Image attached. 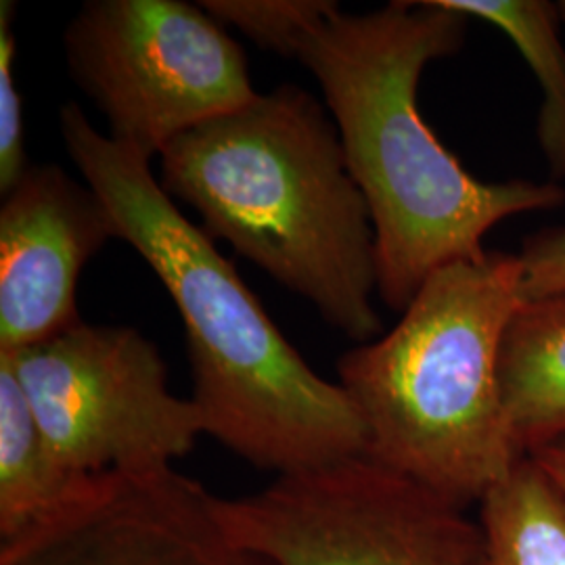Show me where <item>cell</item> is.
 <instances>
[{
	"label": "cell",
	"mask_w": 565,
	"mask_h": 565,
	"mask_svg": "<svg viewBox=\"0 0 565 565\" xmlns=\"http://www.w3.org/2000/svg\"><path fill=\"white\" fill-rule=\"evenodd\" d=\"M116 223L95 189L55 163L30 166L0 207V352H20L82 323V268Z\"/></svg>",
	"instance_id": "9"
},
{
	"label": "cell",
	"mask_w": 565,
	"mask_h": 565,
	"mask_svg": "<svg viewBox=\"0 0 565 565\" xmlns=\"http://www.w3.org/2000/svg\"><path fill=\"white\" fill-rule=\"evenodd\" d=\"M486 565H565V499L530 457L480 501Z\"/></svg>",
	"instance_id": "12"
},
{
	"label": "cell",
	"mask_w": 565,
	"mask_h": 565,
	"mask_svg": "<svg viewBox=\"0 0 565 565\" xmlns=\"http://www.w3.org/2000/svg\"><path fill=\"white\" fill-rule=\"evenodd\" d=\"M520 263L525 303L565 298V226L530 237Z\"/></svg>",
	"instance_id": "16"
},
{
	"label": "cell",
	"mask_w": 565,
	"mask_h": 565,
	"mask_svg": "<svg viewBox=\"0 0 565 565\" xmlns=\"http://www.w3.org/2000/svg\"><path fill=\"white\" fill-rule=\"evenodd\" d=\"M13 2L0 4V191L7 195L23 172L30 168L23 145V107L13 61H15V36H13Z\"/></svg>",
	"instance_id": "15"
},
{
	"label": "cell",
	"mask_w": 565,
	"mask_h": 565,
	"mask_svg": "<svg viewBox=\"0 0 565 565\" xmlns=\"http://www.w3.org/2000/svg\"><path fill=\"white\" fill-rule=\"evenodd\" d=\"M525 303L520 256L490 254L434 270L403 319L338 361L363 417L366 455L446 499H484L524 457L501 382L507 329Z\"/></svg>",
	"instance_id": "4"
},
{
	"label": "cell",
	"mask_w": 565,
	"mask_h": 565,
	"mask_svg": "<svg viewBox=\"0 0 565 565\" xmlns=\"http://www.w3.org/2000/svg\"><path fill=\"white\" fill-rule=\"evenodd\" d=\"M60 128L118 239L141 254L181 312L205 436L277 476L366 455L348 392L303 361L214 239L163 191L151 160L95 130L78 105L61 109Z\"/></svg>",
	"instance_id": "1"
},
{
	"label": "cell",
	"mask_w": 565,
	"mask_h": 565,
	"mask_svg": "<svg viewBox=\"0 0 565 565\" xmlns=\"http://www.w3.org/2000/svg\"><path fill=\"white\" fill-rule=\"evenodd\" d=\"M467 23L440 0H396L363 15L338 7L298 60L323 88L369 205L380 298L398 312L440 266L486 256L497 224L565 203L555 182L476 179L422 118V74L463 46Z\"/></svg>",
	"instance_id": "2"
},
{
	"label": "cell",
	"mask_w": 565,
	"mask_h": 565,
	"mask_svg": "<svg viewBox=\"0 0 565 565\" xmlns=\"http://www.w3.org/2000/svg\"><path fill=\"white\" fill-rule=\"evenodd\" d=\"M557 11H559V18L565 21V0L557 2Z\"/></svg>",
	"instance_id": "18"
},
{
	"label": "cell",
	"mask_w": 565,
	"mask_h": 565,
	"mask_svg": "<svg viewBox=\"0 0 565 565\" xmlns=\"http://www.w3.org/2000/svg\"><path fill=\"white\" fill-rule=\"evenodd\" d=\"M501 382L522 457L565 440V298L522 306L503 340Z\"/></svg>",
	"instance_id": "11"
},
{
	"label": "cell",
	"mask_w": 565,
	"mask_h": 565,
	"mask_svg": "<svg viewBox=\"0 0 565 565\" xmlns=\"http://www.w3.org/2000/svg\"><path fill=\"white\" fill-rule=\"evenodd\" d=\"M221 23L239 28L249 41L287 60H300L306 42L340 7L329 0H205Z\"/></svg>",
	"instance_id": "14"
},
{
	"label": "cell",
	"mask_w": 565,
	"mask_h": 565,
	"mask_svg": "<svg viewBox=\"0 0 565 565\" xmlns=\"http://www.w3.org/2000/svg\"><path fill=\"white\" fill-rule=\"evenodd\" d=\"M527 457L543 469V473L565 499V440L543 446Z\"/></svg>",
	"instance_id": "17"
},
{
	"label": "cell",
	"mask_w": 565,
	"mask_h": 565,
	"mask_svg": "<svg viewBox=\"0 0 565 565\" xmlns=\"http://www.w3.org/2000/svg\"><path fill=\"white\" fill-rule=\"evenodd\" d=\"M0 565H266L216 518L214 494L174 467L107 473L55 522L0 545Z\"/></svg>",
	"instance_id": "8"
},
{
	"label": "cell",
	"mask_w": 565,
	"mask_h": 565,
	"mask_svg": "<svg viewBox=\"0 0 565 565\" xmlns=\"http://www.w3.org/2000/svg\"><path fill=\"white\" fill-rule=\"evenodd\" d=\"M0 354L53 452L82 476L172 467L205 434L195 403L170 392L158 345L132 327L78 323Z\"/></svg>",
	"instance_id": "7"
},
{
	"label": "cell",
	"mask_w": 565,
	"mask_h": 565,
	"mask_svg": "<svg viewBox=\"0 0 565 565\" xmlns=\"http://www.w3.org/2000/svg\"><path fill=\"white\" fill-rule=\"evenodd\" d=\"M214 511L266 565H486L482 525L463 505L369 455L214 497Z\"/></svg>",
	"instance_id": "5"
},
{
	"label": "cell",
	"mask_w": 565,
	"mask_h": 565,
	"mask_svg": "<svg viewBox=\"0 0 565 565\" xmlns=\"http://www.w3.org/2000/svg\"><path fill=\"white\" fill-rule=\"evenodd\" d=\"M469 20H484L505 32L536 74L543 90L539 142L548 172L565 179V49L559 41L557 4L545 0H440Z\"/></svg>",
	"instance_id": "13"
},
{
	"label": "cell",
	"mask_w": 565,
	"mask_h": 565,
	"mask_svg": "<svg viewBox=\"0 0 565 565\" xmlns=\"http://www.w3.org/2000/svg\"><path fill=\"white\" fill-rule=\"evenodd\" d=\"M74 81L109 121L111 139L145 158L258 93L242 46L202 4L93 0L65 32Z\"/></svg>",
	"instance_id": "6"
},
{
	"label": "cell",
	"mask_w": 565,
	"mask_h": 565,
	"mask_svg": "<svg viewBox=\"0 0 565 565\" xmlns=\"http://www.w3.org/2000/svg\"><path fill=\"white\" fill-rule=\"evenodd\" d=\"M102 480L103 476H82L61 463L13 364L0 354V545L55 522L86 501Z\"/></svg>",
	"instance_id": "10"
},
{
	"label": "cell",
	"mask_w": 565,
	"mask_h": 565,
	"mask_svg": "<svg viewBox=\"0 0 565 565\" xmlns=\"http://www.w3.org/2000/svg\"><path fill=\"white\" fill-rule=\"evenodd\" d=\"M160 160L163 191L195 207L214 242L315 303L345 338H377L369 205L315 97L291 84L258 93L174 139Z\"/></svg>",
	"instance_id": "3"
}]
</instances>
